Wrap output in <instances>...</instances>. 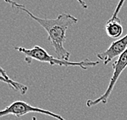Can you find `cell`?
<instances>
[{
  "mask_svg": "<svg viewBox=\"0 0 127 120\" xmlns=\"http://www.w3.org/2000/svg\"><path fill=\"white\" fill-rule=\"evenodd\" d=\"M8 4L12 7L19 8L20 10L25 11L31 19L34 20L37 24L46 30L48 34V41L54 48L55 53L57 58L62 60L69 61L70 53L64 46L66 40V32L71 26L77 24L78 20L75 16L68 13H62L55 19L40 18L30 11L24 5L19 4L18 2L12 0H4Z\"/></svg>",
  "mask_w": 127,
  "mask_h": 120,
  "instance_id": "cell-1",
  "label": "cell"
},
{
  "mask_svg": "<svg viewBox=\"0 0 127 120\" xmlns=\"http://www.w3.org/2000/svg\"><path fill=\"white\" fill-rule=\"evenodd\" d=\"M15 50L25 55V61L28 64H30L33 60H35L41 62H47L52 66L58 65L64 66V67H78L82 69L86 70L89 67H95L99 63V61H91L88 59L80 62H71L55 58L52 55H49L47 51L39 45H34L31 49H26L25 47H15Z\"/></svg>",
  "mask_w": 127,
  "mask_h": 120,
  "instance_id": "cell-2",
  "label": "cell"
},
{
  "mask_svg": "<svg viewBox=\"0 0 127 120\" xmlns=\"http://www.w3.org/2000/svg\"><path fill=\"white\" fill-rule=\"evenodd\" d=\"M127 67V49L117 58V59L112 63V69H113V73L109 81V84L108 85V88L105 90L100 97H99L96 99L93 100H87L86 101V106L87 107H92L95 106L99 103L106 104L108 102V100L110 97L111 93H112V90L116 85V83L117 82L118 79L122 74V72Z\"/></svg>",
  "mask_w": 127,
  "mask_h": 120,
  "instance_id": "cell-3",
  "label": "cell"
},
{
  "mask_svg": "<svg viewBox=\"0 0 127 120\" xmlns=\"http://www.w3.org/2000/svg\"><path fill=\"white\" fill-rule=\"evenodd\" d=\"M30 113H38L42 114V115H48L51 117H53L54 119L58 120H66L62 116H60L58 114L53 113L50 110L42 109V108L33 106V105H30L27 102L22 101H14L8 106H7L4 110H2L0 112V117H3L6 115H14L20 118L25 115Z\"/></svg>",
  "mask_w": 127,
  "mask_h": 120,
  "instance_id": "cell-4",
  "label": "cell"
},
{
  "mask_svg": "<svg viewBox=\"0 0 127 120\" xmlns=\"http://www.w3.org/2000/svg\"><path fill=\"white\" fill-rule=\"evenodd\" d=\"M127 49V34L122 38L112 41L108 49L103 52L96 54L97 58L103 61V64L108 65L113 59L118 58Z\"/></svg>",
  "mask_w": 127,
  "mask_h": 120,
  "instance_id": "cell-5",
  "label": "cell"
},
{
  "mask_svg": "<svg viewBox=\"0 0 127 120\" xmlns=\"http://www.w3.org/2000/svg\"><path fill=\"white\" fill-rule=\"evenodd\" d=\"M105 31L107 35L111 38H117L121 37L123 33V27L121 20L119 18L115 20L109 19L105 25Z\"/></svg>",
  "mask_w": 127,
  "mask_h": 120,
  "instance_id": "cell-6",
  "label": "cell"
},
{
  "mask_svg": "<svg viewBox=\"0 0 127 120\" xmlns=\"http://www.w3.org/2000/svg\"><path fill=\"white\" fill-rule=\"evenodd\" d=\"M0 79H1V81L7 84L12 89H14L15 91H18L22 95L25 94L28 91V87L26 85L22 84L21 83H18L15 80H11L10 77L7 76V74L5 72V71L2 67H1V77H0Z\"/></svg>",
  "mask_w": 127,
  "mask_h": 120,
  "instance_id": "cell-7",
  "label": "cell"
},
{
  "mask_svg": "<svg viewBox=\"0 0 127 120\" xmlns=\"http://www.w3.org/2000/svg\"><path fill=\"white\" fill-rule=\"evenodd\" d=\"M126 2V0H120L119 2H118L117 5L116 9H115L114 12H113V14H112V17H111L110 19L115 20V19L118 18V14H119L121 9L122 8V6L124 5V2Z\"/></svg>",
  "mask_w": 127,
  "mask_h": 120,
  "instance_id": "cell-8",
  "label": "cell"
},
{
  "mask_svg": "<svg viewBox=\"0 0 127 120\" xmlns=\"http://www.w3.org/2000/svg\"><path fill=\"white\" fill-rule=\"evenodd\" d=\"M76 1H77L79 2V4L82 6V7L84 8V9H87V7H88V6H87V4L85 2V1L84 0H76Z\"/></svg>",
  "mask_w": 127,
  "mask_h": 120,
  "instance_id": "cell-9",
  "label": "cell"
},
{
  "mask_svg": "<svg viewBox=\"0 0 127 120\" xmlns=\"http://www.w3.org/2000/svg\"><path fill=\"white\" fill-rule=\"evenodd\" d=\"M32 120H37V118H36L35 116H33V118H32Z\"/></svg>",
  "mask_w": 127,
  "mask_h": 120,
  "instance_id": "cell-10",
  "label": "cell"
}]
</instances>
